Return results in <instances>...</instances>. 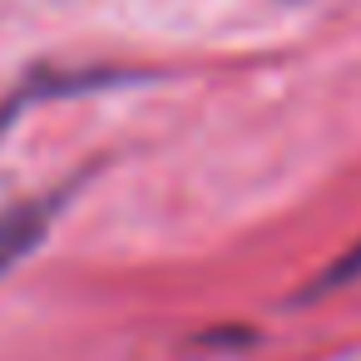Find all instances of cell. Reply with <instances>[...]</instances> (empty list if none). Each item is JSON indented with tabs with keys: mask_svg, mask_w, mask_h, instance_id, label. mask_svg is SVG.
Wrapping results in <instances>:
<instances>
[{
	"mask_svg": "<svg viewBox=\"0 0 361 361\" xmlns=\"http://www.w3.org/2000/svg\"><path fill=\"white\" fill-rule=\"evenodd\" d=\"M65 193L55 198H30V203H16V208H0V277H6L25 252H35L60 213Z\"/></svg>",
	"mask_w": 361,
	"mask_h": 361,
	"instance_id": "1",
	"label": "cell"
},
{
	"mask_svg": "<svg viewBox=\"0 0 361 361\" xmlns=\"http://www.w3.org/2000/svg\"><path fill=\"white\" fill-rule=\"evenodd\" d=\"M356 272H361V243H356V247H351V252H346V257H341V262H336V267H331L317 287L326 292V287H336V282H346V277H356Z\"/></svg>",
	"mask_w": 361,
	"mask_h": 361,
	"instance_id": "2",
	"label": "cell"
}]
</instances>
